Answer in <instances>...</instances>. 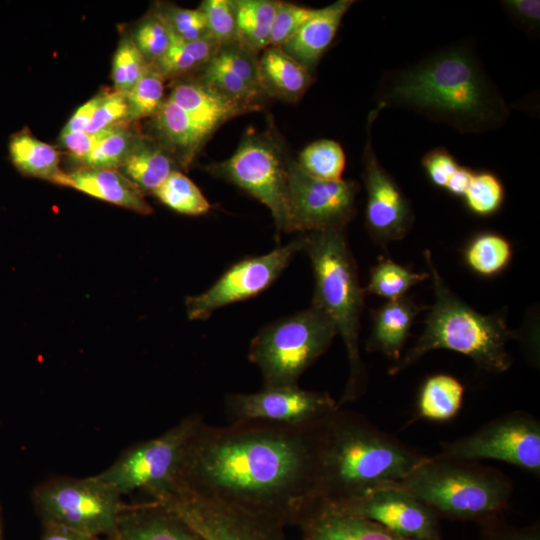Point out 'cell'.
Instances as JSON below:
<instances>
[{
    "label": "cell",
    "instance_id": "cell-9",
    "mask_svg": "<svg viewBox=\"0 0 540 540\" xmlns=\"http://www.w3.org/2000/svg\"><path fill=\"white\" fill-rule=\"evenodd\" d=\"M122 495L96 475L59 477L38 485L32 494L43 524L59 525L111 538L124 508Z\"/></svg>",
    "mask_w": 540,
    "mask_h": 540
},
{
    "label": "cell",
    "instance_id": "cell-4",
    "mask_svg": "<svg viewBox=\"0 0 540 540\" xmlns=\"http://www.w3.org/2000/svg\"><path fill=\"white\" fill-rule=\"evenodd\" d=\"M433 282L435 301L425 327L416 343L401 357L389 373L394 375L417 362L432 350L447 349L468 356L475 365L489 373L507 371L512 360L507 343L514 338L505 318L483 315L459 299L440 276L429 250L424 252Z\"/></svg>",
    "mask_w": 540,
    "mask_h": 540
},
{
    "label": "cell",
    "instance_id": "cell-29",
    "mask_svg": "<svg viewBox=\"0 0 540 540\" xmlns=\"http://www.w3.org/2000/svg\"><path fill=\"white\" fill-rule=\"evenodd\" d=\"M279 1L234 0L237 43L256 55L270 44Z\"/></svg>",
    "mask_w": 540,
    "mask_h": 540
},
{
    "label": "cell",
    "instance_id": "cell-10",
    "mask_svg": "<svg viewBox=\"0 0 540 540\" xmlns=\"http://www.w3.org/2000/svg\"><path fill=\"white\" fill-rule=\"evenodd\" d=\"M207 169L264 204L270 210L278 232H291L287 158L272 130L246 135L231 157L213 163Z\"/></svg>",
    "mask_w": 540,
    "mask_h": 540
},
{
    "label": "cell",
    "instance_id": "cell-18",
    "mask_svg": "<svg viewBox=\"0 0 540 540\" xmlns=\"http://www.w3.org/2000/svg\"><path fill=\"white\" fill-rule=\"evenodd\" d=\"M201 81L227 98L258 110L266 95L261 85L258 60L237 42L220 46L203 67Z\"/></svg>",
    "mask_w": 540,
    "mask_h": 540
},
{
    "label": "cell",
    "instance_id": "cell-28",
    "mask_svg": "<svg viewBox=\"0 0 540 540\" xmlns=\"http://www.w3.org/2000/svg\"><path fill=\"white\" fill-rule=\"evenodd\" d=\"M120 168L142 191L152 193L174 171L173 161L164 149L142 140L135 142Z\"/></svg>",
    "mask_w": 540,
    "mask_h": 540
},
{
    "label": "cell",
    "instance_id": "cell-19",
    "mask_svg": "<svg viewBox=\"0 0 540 540\" xmlns=\"http://www.w3.org/2000/svg\"><path fill=\"white\" fill-rule=\"evenodd\" d=\"M111 540H204L184 519L150 501L125 505Z\"/></svg>",
    "mask_w": 540,
    "mask_h": 540
},
{
    "label": "cell",
    "instance_id": "cell-6",
    "mask_svg": "<svg viewBox=\"0 0 540 540\" xmlns=\"http://www.w3.org/2000/svg\"><path fill=\"white\" fill-rule=\"evenodd\" d=\"M429 507L438 517L480 523L499 516L513 493L511 480L478 461L427 457L393 485Z\"/></svg>",
    "mask_w": 540,
    "mask_h": 540
},
{
    "label": "cell",
    "instance_id": "cell-14",
    "mask_svg": "<svg viewBox=\"0 0 540 540\" xmlns=\"http://www.w3.org/2000/svg\"><path fill=\"white\" fill-rule=\"evenodd\" d=\"M337 402L327 392L310 391L297 384L263 387L254 393L228 394L225 412L230 423L263 421L304 425L336 410Z\"/></svg>",
    "mask_w": 540,
    "mask_h": 540
},
{
    "label": "cell",
    "instance_id": "cell-2",
    "mask_svg": "<svg viewBox=\"0 0 540 540\" xmlns=\"http://www.w3.org/2000/svg\"><path fill=\"white\" fill-rule=\"evenodd\" d=\"M378 92V103L385 107L412 110L462 133L496 129L509 115L482 63L464 45L386 73Z\"/></svg>",
    "mask_w": 540,
    "mask_h": 540
},
{
    "label": "cell",
    "instance_id": "cell-44",
    "mask_svg": "<svg viewBox=\"0 0 540 540\" xmlns=\"http://www.w3.org/2000/svg\"><path fill=\"white\" fill-rule=\"evenodd\" d=\"M128 117L126 94L115 91L103 94L102 99L86 129L89 134H96L104 129L119 124Z\"/></svg>",
    "mask_w": 540,
    "mask_h": 540
},
{
    "label": "cell",
    "instance_id": "cell-33",
    "mask_svg": "<svg viewBox=\"0 0 540 540\" xmlns=\"http://www.w3.org/2000/svg\"><path fill=\"white\" fill-rule=\"evenodd\" d=\"M429 277V273H415L392 260H381L370 272L369 282L364 289L371 294L396 300L416 284Z\"/></svg>",
    "mask_w": 540,
    "mask_h": 540
},
{
    "label": "cell",
    "instance_id": "cell-37",
    "mask_svg": "<svg viewBox=\"0 0 540 540\" xmlns=\"http://www.w3.org/2000/svg\"><path fill=\"white\" fill-rule=\"evenodd\" d=\"M164 79L156 65H148L142 77L126 94L128 118L136 120L155 115L164 102Z\"/></svg>",
    "mask_w": 540,
    "mask_h": 540
},
{
    "label": "cell",
    "instance_id": "cell-35",
    "mask_svg": "<svg viewBox=\"0 0 540 540\" xmlns=\"http://www.w3.org/2000/svg\"><path fill=\"white\" fill-rule=\"evenodd\" d=\"M298 164L309 175L327 181L342 179L346 157L341 145L321 139L306 146L298 157Z\"/></svg>",
    "mask_w": 540,
    "mask_h": 540
},
{
    "label": "cell",
    "instance_id": "cell-50",
    "mask_svg": "<svg viewBox=\"0 0 540 540\" xmlns=\"http://www.w3.org/2000/svg\"><path fill=\"white\" fill-rule=\"evenodd\" d=\"M41 540H102L99 536L90 535L59 525L43 524Z\"/></svg>",
    "mask_w": 540,
    "mask_h": 540
},
{
    "label": "cell",
    "instance_id": "cell-22",
    "mask_svg": "<svg viewBox=\"0 0 540 540\" xmlns=\"http://www.w3.org/2000/svg\"><path fill=\"white\" fill-rule=\"evenodd\" d=\"M299 527L301 540H412L326 505H317Z\"/></svg>",
    "mask_w": 540,
    "mask_h": 540
},
{
    "label": "cell",
    "instance_id": "cell-21",
    "mask_svg": "<svg viewBox=\"0 0 540 540\" xmlns=\"http://www.w3.org/2000/svg\"><path fill=\"white\" fill-rule=\"evenodd\" d=\"M354 3L353 0H338L315 9L308 21L281 48L311 72L334 40L344 15Z\"/></svg>",
    "mask_w": 540,
    "mask_h": 540
},
{
    "label": "cell",
    "instance_id": "cell-31",
    "mask_svg": "<svg viewBox=\"0 0 540 540\" xmlns=\"http://www.w3.org/2000/svg\"><path fill=\"white\" fill-rule=\"evenodd\" d=\"M219 47L210 38L185 41L171 33V42L167 52L154 65L164 78L178 77L204 67Z\"/></svg>",
    "mask_w": 540,
    "mask_h": 540
},
{
    "label": "cell",
    "instance_id": "cell-26",
    "mask_svg": "<svg viewBox=\"0 0 540 540\" xmlns=\"http://www.w3.org/2000/svg\"><path fill=\"white\" fill-rule=\"evenodd\" d=\"M258 68L265 94L284 101L298 100L312 83L311 72L281 47L264 49L258 59Z\"/></svg>",
    "mask_w": 540,
    "mask_h": 540
},
{
    "label": "cell",
    "instance_id": "cell-36",
    "mask_svg": "<svg viewBox=\"0 0 540 540\" xmlns=\"http://www.w3.org/2000/svg\"><path fill=\"white\" fill-rule=\"evenodd\" d=\"M121 123L96 133L97 142L83 162L84 166L104 169H116L121 166L138 140L134 139L132 131L120 125Z\"/></svg>",
    "mask_w": 540,
    "mask_h": 540
},
{
    "label": "cell",
    "instance_id": "cell-3",
    "mask_svg": "<svg viewBox=\"0 0 540 540\" xmlns=\"http://www.w3.org/2000/svg\"><path fill=\"white\" fill-rule=\"evenodd\" d=\"M427 457L364 416L337 408L319 427L317 505L339 504L393 486Z\"/></svg>",
    "mask_w": 540,
    "mask_h": 540
},
{
    "label": "cell",
    "instance_id": "cell-23",
    "mask_svg": "<svg viewBox=\"0 0 540 540\" xmlns=\"http://www.w3.org/2000/svg\"><path fill=\"white\" fill-rule=\"evenodd\" d=\"M168 99L197 121L214 129L233 117L255 111L227 98L201 80L176 84Z\"/></svg>",
    "mask_w": 540,
    "mask_h": 540
},
{
    "label": "cell",
    "instance_id": "cell-42",
    "mask_svg": "<svg viewBox=\"0 0 540 540\" xmlns=\"http://www.w3.org/2000/svg\"><path fill=\"white\" fill-rule=\"evenodd\" d=\"M158 12L174 36L185 41L209 38L206 19L200 8L187 9L171 5Z\"/></svg>",
    "mask_w": 540,
    "mask_h": 540
},
{
    "label": "cell",
    "instance_id": "cell-15",
    "mask_svg": "<svg viewBox=\"0 0 540 540\" xmlns=\"http://www.w3.org/2000/svg\"><path fill=\"white\" fill-rule=\"evenodd\" d=\"M383 108L384 105L377 104L368 116L362 178L367 192L365 218L368 231L377 242L386 245L407 235L414 214L409 200L381 166L372 147V124Z\"/></svg>",
    "mask_w": 540,
    "mask_h": 540
},
{
    "label": "cell",
    "instance_id": "cell-12",
    "mask_svg": "<svg viewBox=\"0 0 540 540\" xmlns=\"http://www.w3.org/2000/svg\"><path fill=\"white\" fill-rule=\"evenodd\" d=\"M287 186L291 232L344 229L355 213L354 181L321 180L287 159Z\"/></svg>",
    "mask_w": 540,
    "mask_h": 540
},
{
    "label": "cell",
    "instance_id": "cell-38",
    "mask_svg": "<svg viewBox=\"0 0 540 540\" xmlns=\"http://www.w3.org/2000/svg\"><path fill=\"white\" fill-rule=\"evenodd\" d=\"M466 205L475 214L487 216L496 212L504 199L500 180L490 172H473L464 196Z\"/></svg>",
    "mask_w": 540,
    "mask_h": 540
},
{
    "label": "cell",
    "instance_id": "cell-27",
    "mask_svg": "<svg viewBox=\"0 0 540 540\" xmlns=\"http://www.w3.org/2000/svg\"><path fill=\"white\" fill-rule=\"evenodd\" d=\"M8 152L13 166L25 176L54 183L62 172L59 168V152L55 147L34 137L28 128L10 136Z\"/></svg>",
    "mask_w": 540,
    "mask_h": 540
},
{
    "label": "cell",
    "instance_id": "cell-39",
    "mask_svg": "<svg viewBox=\"0 0 540 540\" xmlns=\"http://www.w3.org/2000/svg\"><path fill=\"white\" fill-rule=\"evenodd\" d=\"M132 40L145 60L149 64H156L170 46L171 32L157 11L142 21Z\"/></svg>",
    "mask_w": 540,
    "mask_h": 540
},
{
    "label": "cell",
    "instance_id": "cell-8",
    "mask_svg": "<svg viewBox=\"0 0 540 540\" xmlns=\"http://www.w3.org/2000/svg\"><path fill=\"white\" fill-rule=\"evenodd\" d=\"M203 419L191 415L162 435L126 449L96 475L122 496L139 490L158 501L176 487L186 447Z\"/></svg>",
    "mask_w": 540,
    "mask_h": 540
},
{
    "label": "cell",
    "instance_id": "cell-7",
    "mask_svg": "<svg viewBox=\"0 0 540 540\" xmlns=\"http://www.w3.org/2000/svg\"><path fill=\"white\" fill-rule=\"evenodd\" d=\"M336 334L333 322L311 305L263 327L253 338L248 357L259 368L263 387L296 385Z\"/></svg>",
    "mask_w": 540,
    "mask_h": 540
},
{
    "label": "cell",
    "instance_id": "cell-16",
    "mask_svg": "<svg viewBox=\"0 0 540 540\" xmlns=\"http://www.w3.org/2000/svg\"><path fill=\"white\" fill-rule=\"evenodd\" d=\"M155 502L184 519L204 540H286L281 527L182 489Z\"/></svg>",
    "mask_w": 540,
    "mask_h": 540
},
{
    "label": "cell",
    "instance_id": "cell-47",
    "mask_svg": "<svg viewBox=\"0 0 540 540\" xmlns=\"http://www.w3.org/2000/svg\"><path fill=\"white\" fill-rule=\"evenodd\" d=\"M61 143L78 161L84 162L97 142L96 134L86 131L69 132L62 130Z\"/></svg>",
    "mask_w": 540,
    "mask_h": 540
},
{
    "label": "cell",
    "instance_id": "cell-40",
    "mask_svg": "<svg viewBox=\"0 0 540 540\" xmlns=\"http://www.w3.org/2000/svg\"><path fill=\"white\" fill-rule=\"evenodd\" d=\"M149 63L133 40L124 39L113 58L112 79L116 91L127 94L146 71Z\"/></svg>",
    "mask_w": 540,
    "mask_h": 540
},
{
    "label": "cell",
    "instance_id": "cell-11",
    "mask_svg": "<svg viewBox=\"0 0 540 540\" xmlns=\"http://www.w3.org/2000/svg\"><path fill=\"white\" fill-rule=\"evenodd\" d=\"M439 457L468 461L498 460L534 475L540 474V422L514 411L497 417L475 432L441 443Z\"/></svg>",
    "mask_w": 540,
    "mask_h": 540
},
{
    "label": "cell",
    "instance_id": "cell-43",
    "mask_svg": "<svg viewBox=\"0 0 540 540\" xmlns=\"http://www.w3.org/2000/svg\"><path fill=\"white\" fill-rule=\"evenodd\" d=\"M315 9L279 1L274 17L269 46L285 45L314 14Z\"/></svg>",
    "mask_w": 540,
    "mask_h": 540
},
{
    "label": "cell",
    "instance_id": "cell-1",
    "mask_svg": "<svg viewBox=\"0 0 540 540\" xmlns=\"http://www.w3.org/2000/svg\"><path fill=\"white\" fill-rule=\"evenodd\" d=\"M322 419L304 425L203 421L186 447L175 489L283 529L300 526L317 505Z\"/></svg>",
    "mask_w": 540,
    "mask_h": 540
},
{
    "label": "cell",
    "instance_id": "cell-30",
    "mask_svg": "<svg viewBox=\"0 0 540 540\" xmlns=\"http://www.w3.org/2000/svg\"><path fill=\"white\" fill-rule=\"evenodd\" d=\"M465 388L455 377L436 374L423 383L418 400V417L444 422L453 419L460 411Z\"/></svg>",
    "mask_w": 540,
    "mask_h": 540
},
{
    "label": "cell",
    "instance_id": "cell-17",
    "mask_svg": "<svg viewBox=\"0 0 540 540\" xmlns=\"http://www.w3.org/2000/svg\"><path fill=\"white\" fill-rule=\"evenodd\" d=\"M326 506L368 519L404 538L441 540L439 517L425 504L395 486Z\"/></svg>",
    "mask_w": 540,
    "mask_h": 540
},
{
    "label": "cell",
    "instance_id": "cell-24",
    "mask_svg": "<svg viewBox=\"0 0 540 540\" xmlns=\"http://www.w3.org/2000/svg\"><path fill=\"white\" fill-rule=\"evenodd\" d=\"M422 310V306L407 296L385 303L373 315L367 350L379 351L396 363L401 358L413 321Z\"/></svg>",
    "mask_w": 540,
    "mask_h": 540
},
{
    "label": "cell",
    "instance_id": "cell-51",
    "mask_svg": "<svg viewBox=\"0 0 540 540\" xmlns=\"http://www.w3.org/2000/svg\"><path fill=\"white\" fill-rule=\"evenodd\" d=\"M473 176V171L466 167L460 166L457 171L449 179L446 189L449 193L455 196H464L466 190L468 189L471 179Z\"/></svg>",
    "mask_w": 540,
    "mask_h": 540
},
{
    "label": "cell",
    "instance_id": "cell-32",
    "mask_svg": "<svg viewBox=\"0 0 540 540\" xmlns=\"http://www.w3.org/2000/svg\"><path fill=\"white\" fill-rule=\"evenodd\" d=\"M153 194L172 210L192 216L209 212L211 204L195 183L174 170Z\"/></svg>",
    "mask_w": 540,
    "mask_h": 540
},
{
    "label": "cell",
    "instance_id": "cell-48",
    "mask_svg": "<svg viewBox=\"0 0 540 540\" xmlns=\"http://www.w3.org/2000/svg\"><path fill=\"white\" fill-rule=\"evenodd\" d=\"M506 10L522 26L535 29L540 19V2L535 0L504 1Z\"/></svg>",
    "mask_w": 540,
    "mask_h": 540
},
{
    "label": "cell",
    "instance_id": "cell-20",
    "mask_svg": "<svg viewBox=\"0 0 540 540\" xmlns=\"http://www.w3.org/2000/svg\"><path fill=\"white\" fill-rule=\"evenodd\" d=\"M54 183L140 214L152 213L143 191L117 169L83 166L70 173L62 171Z\"/></svg>",
    "mask_w": 540,
    "mask_h": 540
},
{
    "label": "cell",
    "instance_id": "cell-25",
    "mask_svg": "<svg viewBox=\"0 0 540 540\" xmlns=\"http://www.w3.org/2000/svg\"><path fill=\"white\" fill-rule=\"evenodd\" d=\"M154 116L159 134L180 155L183 165H189L216 130L197 121L168 98Z\"/></svg>",
    "mask_w": 540,
    "mask_h": 540
},
{
    "label": "cell",
    "instance_id": "cell-46",
    "mask_svg": "<svg viewBox=\"0 0 540 540\" xmlns=\"http://www.w3.org/2000/svg\"><path fill=\"white\" fill-rule=\"evenodd\" d=\"M483 540H540L538 526L512 528L499 521V516L481 523Z\"/></svg>",
    "mask_w": 540,
    "mask_h": 540
},
{
    "label": "cell",
    "instance_id": "cell-5",
    "mask_svg": "<svg viewBox=\"0 0 540 540\" xmlns=\"http://www.w3.org/2000/svg\"><path fill=\"white\" fill-rule=\"evenodd\" d=\"M304 249L314 273L312 306L334 324L344 342L349 361V377L337 407L355 401L364 391V366L359 351V323L363 308L355 260L344 229L304 233Z\"/></svg>",
    "mask_w": 540,
    "mask_h": 540
},
{
    "label": "cell",
    "instance_id": "cell-52",
    "mask_svg": "<svg viewBox=\"0 0 540 540\" xmlns=\"http://www.w3.org/2000/svg\"><path fill=\"white\" fill-rule=\"evenodd\" d=\"M0 540H2L1 523H0Z\"/></svg>",
    "mask_w": 540,
    "mask_h": 540
},
{
    "label": "cell",
    "instance_id": "cell-49",
    "mask_svg": "<svg viewBox=\"0 0 540 540\" xmlns=\"http://www.w3.org/2000/svg\"><path fill=\"white\" fill-rule=\"evenodd\" d=\"M103 95H98L81 105L68 120L64 131H86Z\"/></svg>",
    "mask_w": 540,
    "mask_h": 540
},
{
    "label": "cell",
    "instance_id": "cell-34",
    "mask_svg": "<svg viewBox=\"0 0 540 540\" xmlns=\"http://www.w3.org/2000/svg\"><path fill=\"white\" fill-rule=\"evenodd\" d=\"M511 256L510 243L504 237L493 233L476 236L465 250L466 263L482 276H493L502 271Z\"/></svg>",
    "mask_w": 540,
    "mask_h": 540
},
{
    "label": "cell",
    "instance_id": "cell-13",
    "mask_svg": "<svg viewBox=\"0 0 540 540\" xmlns=\"http://www.w3.org/2000/svg\"><path fill=\"white\" fill-rule=\"evenodd\" d=\"M304 243L302 234L265 255L235 263L205 292L187 297L185 305L188 318L207 319L221 307L263 292L278 278L296 253L304 249Z\"/></svg>",
    "mask_w": 540,
    "mask_h": 540
},
{
    "label": "cell",
    "instance_id": "cell-41",
    "mask_svg": "<svg viewBox=\"0 0 540 540\" xmlns=\"http://www.w3.org/2000/svg\"><path fill=\"white\" fill-rule=\"evenodd\" d=\"M200 10L205 16L210 39L219 46L237 42L234 1L205 0Z\"/></svg>",
    "mask_w": 540,
    "mask_h": 540
},
{
    "label": "cell",
    "instance_id": "cell-45",
    "mask_svg": "<svg viewBox=\"0 0 540 540\" xmlns=\"http://www.w3.org/2000/svg\"><path fill=\"white\" fill-rule=\"evenodd\" d=\"M422 165L431 182L445 188L449 179L460 167L456 159L444 148H436L426 153Z\"/></svg>",
    "mask_w": 540,
    "mask_h": 540
}]
</instances>
